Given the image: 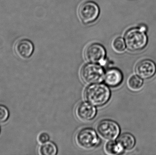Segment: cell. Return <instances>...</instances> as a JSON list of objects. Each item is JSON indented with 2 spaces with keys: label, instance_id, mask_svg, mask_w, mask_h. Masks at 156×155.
I'll return each mask as SVG.
<instances>
[{
  "label": "cell",
  "instance_id": "cell-1",
  "mask_svg": "<svg viewBox=\"0 0 156 155\" xmlns=\"http://www.w3.org/2000/svg\"><path fill=\"white\" fill-rule=\"evenodd\" d=\"M147 31V26L142 24L138 27L131 28L126 32L125 42L128 50L132 52H139L146 47L148 42Z\"/></svg>",
  "mask_w": 156,
  "mask_h": 155
},
{
  "label": "cell",
  "instance_id": "cell-2",
  "mask_svg": "<svg viewBox=\"0 0 156 155\" xmlns=\"http://www.w3.org/2000/svg\"><path fill=\"white\" fill-rule=\"evenodd\" d=\"M84 98L88 103L96 106H101L109 101L110 89L103 84H93L85 89Z\"/></svg>",
  "mask_w": 156,
  "mask_h": 155
},
{
  "label": "cell",
  "instance_id": "cell-3",
  "mask_svg": "<svg viewBox=\"0 0 156 155\" xmlns=\"http://www.w3.org/2000/svg\"><path fill=\"white\" fill-rule=\"evenodd\" d=\"M80 76L84 83L92 84L101 82L104 78L105 73L101 66L92 63L83 66Z\"/></svg>",
  "mask_w": 156,
  "mask_h": 155
},
{
  "label": "cell",
  "instance_id": "cell-4",
  "mask_svg": "<svg viewBox=\"0 0 156 155\" xmlns=\"http://www.w3.org/2000/svg\"><path fill=\"white\" fill-rule=\"evenodd\" d=\"M76 141L80 147L85 149H90L96 147L100 141L94 130L85 128L78 132L76 136Z\"/></svg>",
  "mask_w": 156,
  "mask_h": 155
},
{
  "label": "cell",
  "instance_id": "cell-5",
  "mask_svg": "<svg viewBox=\"0 0 156 155\" xmlns=\"http://www.w3.org/2000/svg\"><path fill=\"white\" fill-rule=\"evenodd\" d=\"M96 130L102 138L109 141L115 139L120 132L119 125L114 121L108 119L100 121L97 124Z\"/></svg>",
  "mask_w": 156,
  "mask_h": 155
},
{
  "label": "cell",
  "instance_id": "cell-6",
  "mask_svg": "<svg viewBox=\"0 0 156 155\" xmlns=\"http://www.w3.org/2000/svg\"><path fill=\"white\" fill-rule=\"evenodd\" d=\"M78 13L82 22L87 24L93 22L98 18L100 9L95 3L88 1L81 5Z\"/></svg>",
  "mask_w": 156,
  "mask_h": 155
},
{
  "label": "cell",
  "instance_id": "cell-7",
  "mask_svg": "<svg viewBox=\"0 0 156 155\" xmlns=\"http://www.w3.org/2000/svg\"><path fill=\"white\" fill-rule=\"evenodd\" d=\"M105 55V49L99 44H91L87 46L84 51L85 59L88 62L93 63L103 62Z\"/></svg>",
  "mask_w": 156,
  "mask_h": 155
},
{
  "label": "cell",
  "instance_id": "cell-8",
  "mask_svg": "<svg viewBox=\"0 0 156 155\" xmlns=\"http://www.w3.org/2000/svg\"><path fill=\"white\" fill-rule=\"evenodd\" d=\"M135 71L136 74L141 78H151L156 73L155 63L152 60L148 59L142 60L136 66Z\"/></svg>",
  "mask_w": 156,
  "mask_h": 155
},
{
  "label": "cell",
  "instance_id": "cell-9",
  "mask_svg": "<svg viewBox=\"0 0 156 155\" xmlns=\"http://www.w3.org/2000/svg\"><path fill=\"white\" fill-rule=\"evenodd\" d=\"M76 114L80 120L84 122L91 121L96 114V108L90 103H81L77 107Z\"/></svg>",
  "mask_w": 156,
  "mask_h": 155
},
{
  "label": "cell",
  "instance_id": "cell-10",
  "mask_svg": "<svg viewBox=\"0 0 156 155\" xmlns=\"http://www.w3.org/2000/svg\"><path fill=\"white\" fill-rule=\"evenodd\" d=\"M104 81L105 84L111 87H116L122 83L123 75L117 68L109 69L105 74Z\"/></svg>",
  "mask_w": 156,
  "mask_h": 155
},
{
  "label": "cell",
  "instance_id": "cell-11",
  "mask_svg": "<svg viewBox=\"0 0 156 155\" xmlns=\"http://www.w3.org/2000/svg\"><path fill=\"white\" fill-rule=\"evenodd\" d=\"M34 50V45L32 42L27 39L20 40L16 44V53L22 58H29L33 54Z\"/></svg>",
  "mask_w": 156,
  "mask_h": 155
},
{
  "label": "cell",
  "instance_id": "cell-12",
  "mask_svg": "<svg viewBox=\"0 0 156 155\" xmlns=\"http://www.w3.org/2000/svg\"><path fill=\"white\" fill-rule=\"evenodd\" d=\"M116 141L124 150H131L133 148L136 143L134 136L128 133L121 135Z\"/></svg>",
  "mask_w": 156,
  "mask_h": 155
},
{
  "label": "cell",
  "instance_id": "cell-13",
  "mask_svg": "<svg viewBox=\"0 0 156 155\" xmlns=\"http://www.w3.org/2000/svg\"><path fill=\"white\" fill-rule=\"evenodd\" d=\"M105 152L109 155L118 154L123 151V149L118 143L117 141L110 140L105 146Z\"/></svg>",
  "mask_w": 156,
  "mask_h": 155
},
{
  "label": "cell",
  "instance_id": "cell-14",
  "mask_svg": "<svg viewBox=\"0 0 156 155\" xmlns=\"http://www.w3.org/2000/svg\"><path fill=\"white\" fill-rule=\"evenodd\" d=\"M39 152L42 155H55L57 153V148L55 144L48 142L41 146Z\"/></svg>",
  "mask_w": 156,
  "mask_h": 155
},
{
  "label": "cell",
  "instance_id": "cell-15",
  "mask_svg": "<svg viewBox=\"0 0 156 155\" xmlns=\"http://www.w3.org/2000/svg\"><path fill=\"white\" fill-rule=\"evenodd\" d=\"M144 84L143 79L138 76L133 75L129 78L128 81V85L132 90H139L141 89Z\"/></svg>",
  "mask_w": 156,
  "mask_h": 155
},
{
  "label": "cell",
  "instance_id": "cell-16",
  "mask_svg": "<svg viewBox=\"0 0 156 155\" xmlns=\"http://www.w3.org/2000/svg\"><path fill=\"white\" fill-rule=\"evenodd\" d=\"M112 46L114 49L118 52H122L125 51L126 47L125 42L121 37H117L113 41Z\"/></svg>",
  "mask_w": 156,
  "mask_h": 155
},
{
  "label": "cell",
  "instance_id": "cell-17",
  "mask_svg": "<svg viewBox=\"0 0 156 155\" xmlns=\"http://www.w3.org/2000/svg\"><path fill=\"white\" fill-rule=\"evenodd\" d=\"M8 109L3 106L0 105V123L5 122L9 117Z\"/></svg>",
  "mask_w": 156,
  "mask_h": 155
},
{
  "label": "cell",
  "instance_id": "cell-18",
  "mask_svg": "<svg viewBox=\"0 0 156 155\" xmlns=\"http://www.w3.org/2000/svg\"><path fill=\"white\" fill-rule=\"evenodd\" d=\"M49 139H50L49 136L47 133H41L38 136V141L40 143L42 144L49 142Z\"/></svg>",
  "mask_w": 156,
  "mask_h": 155
}]
</instances>
